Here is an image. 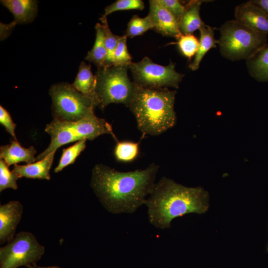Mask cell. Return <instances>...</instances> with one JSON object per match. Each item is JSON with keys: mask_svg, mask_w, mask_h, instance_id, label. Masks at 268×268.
Returning a JSON list of instances; mask_svg holds the SVG:
<instances>
[{"mask_svg": "<svg viewBox=\"0 0 268 268\" xmlns=\"http://www.w3.org/2000/svg\"><path fill=\"white\" fill-rule=\"evenodd\" d=\"M246 62L248 72L253 78L268 82V44Z\"/></svg>", "mask_w": 268, "mask_h": 268, "instance_id": "cell-18", "label": "cell"}, {"mask_svg": "<svg viewBox=\"0 0 268 268\" xmlns=\"http://www.w3.org/2000/svg\"><path fill=\"white\" fill-rule=\"evenodd\" d=\"M128 68L127 66H112L97 69L95 96L100 109L111 103L129 106L136 85L128 76Z\"/></svg>", "mask_w": 268, "mask_h": 268, "instance_id": "cell-5", "label": "cell"}, {"mask_svg": "<svg viewBox=\"0 0 268 268\" xmlns=\"http://www.w3.org/2000/svg\"><path fill=\"white\" fill-rule=\"evenodd\" d=\"M203 1H205L191 0L185 5V10L178 22L182 34H192L204 23L200 16V8Z\"/></svg>", "mask_w": 268, "mask_h": 268, "instance_id": "cell-16", "label": "cell"}, {"mask_svg": "<svg viewBox=\"0 0 268 268\" xmlns=\"http://www.w3.org/2000/svg\"><path fill=\"white\" fill-rule=\"evenodd\" d=\"M177 40V44L182 54L191 60L198 51L199 40L193 34H181Z\"/></svg>", "mask_w": 268, "mask_h": 268, "instance_id": "cell-25", "label": "cell"}, {"mask_svg": "<svg viewBox=\"0 0 268 268\" xmlns=\"http://www.w3.org/2000/svg\"><path fill=\"white\" fill-rule=\"evenodd\" d=\"M96 37L94 45L85 57V60L92 63L101 69L105 67L107 53L105 43L104 28L102 24L97 23L95 25Z\"/></svg>", "mask_w": 268, "mask_h": 268, "instance_id": "cell-19", "label": "cell"}, {"mask_svg": "<svg viewBox=\"0 0 268 268\" xmlns=\"http://www.w3.org/2000/svg\"><path fill=\"white\" fill-rule=\"evenodd\" d=\"M149 2L148 14L153 23L152 30L164 36L174 37L177 39L182 34L177 19L158 0H150Z\"/></svg>", "mask_w": 268, "mask_h": 268, "instance_id": "cell-11", "label": "cell"}, {"mask_svg": "<svg viewBox=\"0 0 268 268\" xmlns=\"http://www.w3.org/2000/svg\"><path fill=\"white\" fill-rule=\"evenodd\" d=\"M23 206L18 201L0 205V243L8 242L15 235L22 215Z\"/></svg>", "mask_w": 268, "mask_h": 268, "instance_id": "cell-12", "label": "cell"}, {"mask_svg": "<svg viewBox=\"0 0 268 268\" xmlns=\"http://www.w3.org/2000/svg\"><path fill=\"white\" fill-rule=\"evenodd\" d=\"M134 83L144 88H178L179 83L185 76L175 69V64L172 61L166 66L153 63L147 57L129 66Z\"/></svg>", "mask_w": 268, "mask_h": 268, "instance_id": "cell-8", "label": "cell"}, {"mask_svg": "<svg viewBox=\"0 0 268 268\" xmlns=\"http://www.w3.org/2000/svg\"><path fill=\"white\" fill-rule=\"evenodd\" d=\"M36 153V150L33 146L25 148L17 140H13L9 144L0 146V158L8 166L21 162L30 164L37 160L34 156Z\"/></svg>", "mask_w": 268, "mask_h": 268, "instance_id": "cell-14", "label": "cell"}, {"mask_svg": "<svg viewBox=\"0 0 268 268\" xmlns=\"http://www.w3.org/2000/svg\"><path fill=\"white\" fill-rule=\"evenodd\" d=\"M234 16L239 23L257 32L268 35V16L251 0L236 6Z\"/></svg>", "mask_w": 268, "mask_h": 268, "instance_id": "cell-10", "label": "cell"}, {"mask_svg": "<svg viewBox=\"0 0 268 268\" xmlns=\"http://www.w3.org/2000/svg\"><path fill=\"white\" fill-rule=\"evenodd\" d=\"M45 247L31 232L21 231L0 248V268H29L36 265Z\"/></svg>", "mask_w": 268, "mask_h": 268, "instance_id": "cell-7", "label": "cell"}, {"mask_svg": "<svg viewBox=\"0 0 268 268\" xmlns=\"http://www.w3.org/2000/svg\"><path fill=\"white\" fill-rule=\"evenodd\" d=\"M15 26L12 22L6 24L0 23V40L6 38L10 34Z\"/></svg>", "mask_w": 268, "mask_h": 268, "instance_id": "cell-31", "label": "cell"}, {"mask_svg": "<svg viewBox=\"0 0 268 268\" xmlns=\"http://www.w3.org/2000/svg\"><path fill=\"white\" fill-rule=\"evenodd\" d=\"M158 169L153 163L145 169L123 172L98 164L92 169L90 185L108 211L132 214L144 204Z\"/></svg>", "mask_w": 268, "mask_h": 268, "instance_id": "cell-1", "label": "cell"}, {"mask_svg": "<svg viewBox=\"0 0 268 268\" xmlns=\"http://www.w3.org/2000/svg\"><path fill=\"white\" fill-rule=\"evenodd\" d=\"M144 204L150 223L165 229L177 217L205 213L209 207V195L201 187H187L163 177L154 185Z\"/></svg>", "mask_w": 268, "mask_h": 268, "instance_id": "cell-2", "label": "cell"}, {"mask_svg": "<svg viewBox=\"0 0 268 268\" xmlns=\"http://www.w3.org/2000/svg\"><path fill=\"white\" fill-rule=\"evenodd\" d=\"M45 132L51 136V143L48 147L36 157L38 161L45 158L62 145L81 139L71 122L57 118H54L50 123L47 125Z\"/></svg>", "mask_w": 268, "mask_h": 268, "instance_id": "cell-9", "label": "cell"}, {"mask_svg": "<svg viewBox=\"0 0 268 268\" xmlns=\"http://www.w3.org/2000/svg\"><path fill=\"white\" fill-rule=\"evenodd\" d=\"M139 154V143L131 141H118L114 154L119 162L128 163L134 161Z\"/></svg>", "mask_w": 268, "mask_h": 268, "instance_id": "cell-21", "label": "cell"}, {"mask_svg": "<svg viewBox=\"0 0 268 268\" xmlns=\"http://www.w3.org/2000/svg\"><path fill=\"white\" fill-rule=\"evenodd\" d=\"M219 29L217 44L220 53L231 61H246L267 44L268 35L254 31L235 19L225 22Z\"/></svg>", "mask_w": 268, "mask_h": 268, "instance_id": "cell-4", "label": "cell"}, {"mask_svg": "<svg viewBox=\"0 0 268 268\" xmlns=\"http://www.w3.org/2000/svg\"><path fill=\"white\" fill-rule=\"evenodd\" d=\"M96 84V77L92 72L91 65L81 62L72 85L83 94L95 98Z\"/></svg>", "mask_w": 268, "mask_h": 268, "instance_id": "cell-20", "label": "cell"}, {"mask_svg": "<svg viewBox=\"0 0 268 268\" xmlns=\"http://www.w3.org/2000/svg\"><path fill=\"white\" fill-rule=\"evenodd\" d=\"M153 23L151 17L148 14L141 18L134 15L129 21L125 35L131 38L142 35L149 29H153Z\"/></svg>", "mask_w": 268, "mask_h": 268, "instance_id": "cell-23", "label": "cell"}, {"mask_svg": "<svg viewBox=\"0 0 268 268\" xmlns=\"http://www.w3.org/2000/svg\"><path fill=\"white\" fill-rule=\"evenodd\" d=\"M144 8V2L141 0H117L105 7L102 16L107 17L109 14L117 11L132 9L142 10Z\"/></svg>", "mask_w": 268, "mask_h": 268, "instance_id": "cell-26", "label": "cell"}, {"mask_svg": "<svg viewBox=\"0 0 268 268\" xmlns=\"http://www.w3.org/2000/svg\"><path fill=\"white\" fill-rule=\"evenodd\" d=\"M0 3L13 14L12 22L25 24L32 22L38 11V1L35 0H2Z\"/></svg>", "mask_w": 268, "mask_h": 268, "instance_id": "cell-13", "label": "cell"}, {"mask_svg": "<svg viewBox=\"0 0 268 268\" xmlns=\"http://www.w3.org/2000/svg\"><path fill=\"white\" fill-rule=\"evenodd\" d=\"M158 1L167 9L179 22L185 10V5H183L178 0H158Z\"/></svg>", "mask_w": 268, "mask_h": 268, "instance_id": "cell-29", "label": "cell"}, {"mask_svg": "<svg viewBox=\"0 0 268 268\" xmlns=\"http://www.w3.org/2000/svg\"><path fill=\"white\" fill-rule=\"evenodd\" d=\"M49 94L54 118L63 121H77L98 106L95 98L83 94L67 82L53 84Z\"/></svg>", "mask_w": 268, "mask_h": 268, "instance_id": "cell-6", "label": "cell"}, {"mask_svg": "<svg viewBox=\"0 0 268 268\" xmlns=\"http://www.w3.org/2000/svg\"><path fill=\"white\" fill-rule=\"evenodd\" d=\"M100 20L102 22L104 30L105 43L107 53L105 67L106 68L113 66L114 52L121 36L115 35L112 32L109 27L107 17L102 16Z\"/></svg>", "mask_w": 268, "mask_h": 268, "instance_id": "cell-24", "label": "cell"}, {"mask_svg": "<svg viewBox=\"0 0 268 268\" xmlns=\"http://www.w3.org/2000/svg\"><path fill=\"white\" fill-rule=\"evenodd\" d=\"M200 39L198 51L193 61L189 65V68L193 71L197 70L206 53L212 48H215L218 41L214 36V28L203 23L199 29Z\"/></svg>", "mask_w": 268, "mask_h": 268, "instance_id": "cell-17", "label": "cell"}, {"mask_svg": "<svg viewBox=\"0 0 268 268\" xmlns=\"http://www.w3.org/2000/svg\"><path fill=\"white\" fill-rule=\"evenodd\" d=\"M0 123L15 140H17L15 134L16 124L13 122L8 112L1 105L0 106Z\"/></svg>", "mask_w": 268, "mask_h": 268, "instance_id": "cell-30", "label": "cell"}, {"mask_svg": "<svg viewBox=\"0 0 268 268\" xmlns=\"http://www.w3.org/2000/svg\"><path fill=\"white\" fill-rule=\"evenodd\" d=\"M19 178V177L16 173L9 170L8 165L4 160L0 159V192H1L7 188L17 190L18 187L16 181Z\"/></svg>", "mask_w": 268, "mask_h": 268, "instance_id": "cell-27", "label": "cell"}, {"mask_svg": "<svg viewBox=\"0 0 268 268\" xmlns=\"http://www.w3.org/2000/svg\"><path fill=\"white\" fill-rule=\"evenodd\" d=\"M55 151H53L45 158L36 162L24 165H14L12 171L16 173L19 178L51 179L50 170L52 166Z\"/></svg>", "mask_w": 268, "mask_h": 268, "instance_id": "cell-15", "label": "cell"}, {"mask_svg": "<svg viewBox=\"0 0 268 268\" xmlns=\"http://www.w3.org/2000/svg\"><path fill=\"white\" fill-rule=\"evenodd\" d=\"M176 94V90L168 88H144L136 85L128 107L134 116L143 136L159 135L175 125Z\"/></svg>", "mask_w": 268, "mask_h": 268, "instance_id": "cell-3", "label": "cell"}, {"mask_svg": "<svg viewBox=\"0 0 268 268\" xmlns=\"http://www.w3.org/2000/svg\"><path fill=\"white\" fill-rule=\"evenodd\" d=\"M86 140H79L73 145L63 150L59 164L54 170L55 173L61 171L64 168L74 162L76 158L86 147Z\"/></svg>", "mask_w": 268, "mask_h": 268, "instance_id": "cell-22", "label": "cell"}, {"mask_svg": "<svg viewBox=\"0 0 268 268\" xmlns=\"http://www.w3.org/2000/svg\"><path fill=\"white\" fill-rule=\"evenodd\" d=\"M27 268H61L58 266H47V267H40L37 266L36 265L31 266Z\"/></svg>", "mask_w": 268, "mask_h": 268, "instance_id": "cell-33", "label": "cell"}, {"mask_svg": "<svg viewBox=\"0 0 268 268\" xmlns=\"http://www.w3.org/2000/svg\"><path fill=\"white\" fill-rule=\"evenodd\" d=\"M127 39L125 35L121 36L114 52L113 66H129L132 63V58L128 50Z\"/></svg>", "mask_w": 268, "mask_h": 268, "instance_id": "cell-28", "label": "cell"}, {"mask_svg": "<svg viewBox=\"0 0 268 268\" xmlns=\"http://www.w3.org/2000/svg\"><path fill=\"white\" fill-rule=\"evenodd\" d=\"M251 1L261 8L268 16V0H252Z\"/></svg>", "mask_w": 268, "mask_h": 268, "instance_id": "cell-32", "label": "cell"}]
</instances>
